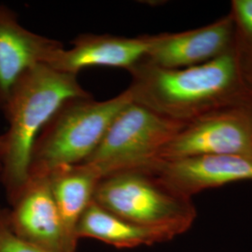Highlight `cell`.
<instances>
[{
    "label": "cell",
    "instance_id": "cell-1",
    "mask_svg": "<svg viewBox=\"0 0 252 252\" xmlns=\"http://www.w3.org/2000/svg\"><path fill=\"white\" fill-rule=\"evenodd\" d=\"M128 72L133 102L181 123L222 108L252 106V85L235 45L207 63L163 68L146 59Z\"/></svg>",
    "mask_w": 252,
    "mask_h": 252
},
{
    "label": "cell",
    "instance_id": "cell-2",
    "mask_svg": "<svg viewBox=\"0 0 252 252\" xmlns=\"http://www.w3.org/2000/svg\"><path fill=\"white\" fill-rule=\"evenodd\" d=\"M79 75L62 72L40 63L19 81L2 113L8 122L0 154V180L10 205L29 180L31 155L43 128L67 100L91 96Z\"/></svg>",
    "mask_w": 252,
    "mask_h": 252
},
{
    "label": "cell",
    "instance_id": "cell-3",
    "mask_svg": "<svg viewBox=\"0 0 252 252\" xmlns=\"http://www.w3.org/2000/svg\"><path fill=\"white\" fill-rule=\"evenodd\" d=\"M129 91L98 101L93 95L67 100L48 122L34 145L30 176H48L63 165L85 162L121 110L132 102Z\"/></svg>",
    "mask_w": 252,
    "mask_h": 252
},
{
    "label": "cell",
    "instance_id": "cell-4",
    "mask_svg": "<svg viewBox=\"0 0 252 252\" xmlns=\"http://www.w3.org/2000/svg\"><path fill=\"white\" fill-rule=\"evenodd\" d=\"M94 202L129 222L162 231L173 238L189 230L197 217L192 199L176 192L153 170L146 169L102 178Z\"/></svg>",
    "mask_w": 252,
    "mask_h": 252
},
{
    "label": "cell",
    "instance_id": "cell-5",
    "mask_svg": "<svg viewBox=\"0 0 252 252\" xmlns=\"http://www.w3.org/2000/svg\"><path fill=\"white\" fill-rule=\"evenodd\" d=\"M131 102L120 111L96 150L85 161L102 178L118 172L153 170L162 149L185 126Z\"/></svg>",
    "mask_w": 252,
    "mask_h": 252
},
{
    "label": "cell",
    "instance_id": "cell-6",
    "mask_svg": "<svg viewBox=\"0 0 252 252\" xmlns=\"http://www.w3.org/2000/svg\"><path fill=\"white\" fill-rule=\"evenodd\" d=\"M197 155L252 159V105L222 108L186 124L162 149L160 159Z\"/></svg>",
    "mask_w": 252,
    "mask_h": 252
},
{
    "label": "cell",
    "instance_id": "cell-7",
    "mask_svg": "<svg viewBox=\"0 0 252 252\" xmlns=\"http://www.w3.org/2000/svg\"><path fill=\"white\" fill-rule=\"evenodd\" d=\"M11 207L6 212V223L20 239L49 252H75L67 241L48 176H30Z\"/></svg>",
    "mask_w": 252,
    "mask_h": 252
},
{
    "label": "cell",
    "instance_id": "cell-8",
    "mask_svg": "<svg viewBox=\"0 0 252 252\" xmlns=\"http://www.w3.org/2000/svg\"><path fill=\"white\" fill-rule=\"evenodd\" d=\"M235 45L234 21L228 14L206 27L153 35L145 59L163 68H185L212 61Z\"/></svg>",
    "mask_w": 252,
    "mask_h": 252
},
{
    "label": "cell",
    "instance_id": "cell-9",
    "mask_svg": "<svg viewBox=\"0 0 252 252\" xmlns=\"http://www.w3.org/2000/svg\"><path fill=\"white\" fill-rule=\"evenodd\" d=\"M63 48L60 41L27 29L14 10L0 3V112L19 81Z\"/></svg>",
    "mask_w": 252,
    "mask_h": 252
},
{
    "label": "cell",
    "instance_id": "cell-10",
    "mask_svg": "<svg viewBox=\"0 0 252 252\" xmlns=\"http://www.w3.org/2000/svg\"><path fill=\"white\" fill-rule=\"evenodd\" d=\"M152 36L135 37L110 34H81L71 41L69 49L59 50L47 65L62 72L79 75L89 67H117L129 71L146 58Z\"/></svg>",
    "mask_w": 252,
    "mask_h": 252
},
{
    "label": "cell",
    "instance_id": "cell-11",
    "mask_svg": "<svg viewBox=\"0 0 252 252\" xmlns=\"http://www.w3.org/2000/svg\"><path fill=\"white\" fill-rule=\"evenodd\" d=\"M153 171L181 195L192 196L240 180H252V159L234 155H197L161 160Z\"/></svg>",
    "mask_w": 252,
    "mask_h": 252
},
{
    "label": "cell",
    "instance_id": "cell-12",
    "mask_svg": "<svg viewBox=\"0 0 252 252\" xmlns=\"http://www.w3.org/2000/svg\"><path fill=\"white\" fill-rule=\"evenodd\" d=\"M54 202L61 217L67 241L77 251V227L94 201L101 175L90 164L82 162L60 166L48 175Z\"/></svg>",
    "mask_w": 252,
    "mask_h": 252
},
{
    "label": "cell",
    "instance_id": "cell-13",
    "mask_svg": "<svg viewBox=\"0 0 252 252\" xmlns=\"http://www.w3.org/2000/svg\"><path fill=\"white\" fill-rule=\"evenodd\" d=\"M77 238H92L118 249L169 242L174 239L162 231L129 222L102 208L94 201L81 217L77 227Z\"/></svg>",
    "mask_w": 252,
    "mask_h": 252
},
{
    "label": "cell",
    "instance_id": "cell-14",
    "mask_svg": "<svg viewBox=\"0 0 252 252\" xmlns=\"http://www.w3.org/2000/svg\"><path fill=\"white\" fill-rule=\"evenodd\" d=\"M229 13L234 21L236 47L244 57L252 56V0H233Z\"/></svg>",
    "mask_w": 252,
    "mask_h": 252
},
{
    "label": "cell",
    "instance_id": "cell-15",
    "mask_svg": "<svg viewBox=\"0 0 252 252\" xmlns=\"http://www.w3.org/2000/svg\"><path fill=\"white\" fill-rule=\"evenodd\" d=\"M0 252H49L20 239L6 223V212L0 222Z\"/></svg>",
    "mask_w": 252,
    "mask_h": 252
},
{
    "label": "cell",
    "instance_id": "cell-16",
    "mask_svg": "<svg viewBox=\"0 0 252 252\" xmlns=\"http://www.w3.org/2000/svg\"><path fill=\"white\" fill-rule=\"evenodd\" d=\"M242 60H243L246 72H247L249 80L251 81L252 85V56H251V57H244V56H242Z\"/></svg>",
    "mask_w": 252,
    "mask_h": 252
},
{
    "label": "cell",
    "instance_id": "cell-17",
    "mask_svg": "<svg viewBox=\"0 0 252 252\" xmlns=\"http://www.w3.org/2000/svg\"><path fill=\"white\" fill-rule=\"evenodd\" d=\"M4 135H0V154L3 152L4 150Z\"/></svg>",
    "mask_w": 252,
    "mask_h": 252
},
{
    "label": "cell",
    "instance_id": "cell-18",
    "mask_svg": "<svg viewBox=\"0 0 252 252\" xmlns=\"http://www.w3.org/2000/svg\"><path fill=\"white\" fill-rule=\"evenodd\" d=\"M4 214H5V212H4V211H2V210L0 209V222H1V220H3V217H4Z\"/></svg>",
    "mask_w": 252,
    "mask_h": 252
},
{
    "label": "cell",
    "instance_id": "cell-19",
    "mask_svg": "<svg viewBox=\"0 0 252 252\" xmlns=\"http://www.w3.org/2000/svg\"><path fill=\"white\" fill-rule=\"evenodd\" d=\"M0 172H1V163H0Z\"/></svg>",
    "mask_w": 252,
    "mask_h": 252
}]
</instances>
